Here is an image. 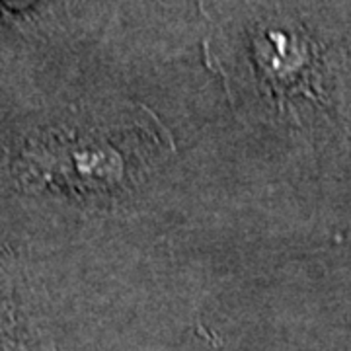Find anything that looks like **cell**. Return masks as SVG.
Instances as JSON below:
<instances>
[{
  "instance_id": "1",
  "label": "cell",
  "mask_w": 351,
  "mask_h": 351,
  "mask_svg": "<svg viewBox=\"0 0 351 351\" xmlns=\"http://www.w3.org/2000/svg\"><path fill=\"white\" fill-rule=\"evenodd\" d=\"M8 330H10V320H8L6 313L0 308V346H2L4 338L8 336Z\"/></svg>"
}]
</instances>
